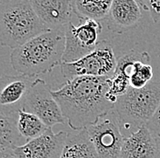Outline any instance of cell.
Masks as SVG:
<instances>
[{
  "mask_svg": "<svg viewBox=\"0 0 160 158\" xmlns=\"http://www.w3.org/2000/svg\"><path fill=\"white\" fill-rule=\"evenodd\" d=\"M146 126L149 129L154 135H156L157 136H160V104L156 110L154 116L148 122Z\"/></svg>",
  "mask_w": 160,
  "mask_h": 158,
  "instance_id": "ffe728a7",
  "label": "cell"
},
{
  "mask_svg": "<svg viewBox=\"0 0 160 158\" xmlns=\"http://www.w3.org/2000/svg\"><path fill=\"white\" fill-rule=\"evenodd\" d=\"M7 1H10V0H0V3H2V2H7Z\"/></svg>",
  "mask_w": 160,
  "mask_h": 158,
  "instance_id": "7402d4cb",
  "label": "cell"
},
{
  "mask_svg": "<svg viewBox=\"0 0 160 158\" xmlns=\"http://www.w3.org/2000/svg\"><path fill=\"white\" fill-rule=\"evenodd\" d=\"M16 122V118L0 113V151L15 149L23 145Z\"/></svg>",
  "mask_w": 160,
  "mask_h": 158,
  "instance_id": "e0dca14e",
  "label": "cell"
},
{
  "mask_svg": "<svg viewBox=\"0 0 160 158\" xmlns=\"http://www.w3.org/2000/svg\"><path fill=\"white\" fill-rule=\"evenodd\" d=\"M60 158H99L87 128L68 134Z\"/></svg>",
  "mask_w": 160,
  "mask_h": 158,
  "instance_id": "5bb4252c",
  "label": "cell"
},
{
  "mask_svg": "<svg viewBox=\"0 0 160 158\" xmlns=\"http://www.w3.org/2000/svg\"><path fill=\"white\" fill-rule=\"evenodd\" d=\"M102 25L92 19L81 20L76 27L72 22L66 26V43L62 63H73L86 57L96 48Z\"/></svg>",
  "mask_w": 160,
  "mask_h": 158,
  "instance_id": "8992f818",
  "label": "cell"
},
{
  "mask_svg": "<svg viewBox=\"0 0 160 158\" xmlns=\"http://www.w3.org/2000/svg\"><path fill=\"white\" fill-rule=\"evenodd\" d=\"M149 54L136 63L135 68L130 76V87L141 89L145 87L153 78V68L150 66Z\"/></svg>",
  "mask_w": 160,
  "mask_h": 158,
  "instance_id": "ac0fdd59",
  "label": "cell"
},
{
  "mask_svg": "<svg viewBox=\"0 0 160 158\" xmlns=\"http://www.w3.org/2000/svg\"><path fill=\"white\" fill-rule=\"evenodd\" d=\"M48 28L38 18L29 0L0 3V44L16 49Z\"/></svg>",
  "mask_w": 160,
  "mask_h": 158,
  "instance_id": "3957f363",
  "label": "cell"
},
{
  "mask_svg": "<svg viewBox=\"0 0 160 158\" xmlns=\"http://www.w3.org/2000/svg\"><path fill=\"white\" fill-rule=\"evenodd\" d=\"M0 158H19L16 153L14 152V149H6L0 151Z\"/></svg>",
  "mask_w": 160,
  "mask_h": 158,
  "instance_id": "44dd1931",
  "label": "cell"
},
{
  "mask_svg": "<svg viewBox=\"0 0 160 158\" xmlns=\"http://www.w3.org/2000/svg\"><path fill=\"white\" fill-rule=\"evenodd\" d=\"M41 20L49 29L60 28L69 24L74 14L72 0H29Z\"/></svg>",
  "mask_w": 160,
  "mask_h": 158,
  "instance_id": "8fae6325",
  "label": "cell"
},
{
  "mask_svg": "<svg viewBox=\"0 0 160 158\" xmlns=\"http://www.w3.org/2000/svg\"><path fill=\"white\" fill-rule=\"evenodd\" d=\"M158 139H159V146H160V136H158Z\"/></svg>",
  "mask_w": 160,
  "mask_h": 158,
  "instance_id": "603a6c76",
  "label": "cell"
},
{
  "mask_svg": "<svg viewBox=\"0 0 160 158\" xmlns=\"http://www.w3.org/2000/svg\"><path fill=\"white\" fill-rule=\"evenodd\" d=\"M51 92L52 89L45 80L41 78L34 80L23 108L36 115L50 128L58 124L66 123L59 105L53 97Z\"/></svg>",
  "mask_w": 160,
  "mask_h": 158,
  "instance_id": "ba28073f",
  "label": "cell"
},
{
  "mask_svg": "<svg viewBox=\"0 0 160 158\" xmlns=\"http://www.w3.org/2000/svg\"><path fill=\"white\" fill-rule=\"evenodd\" d=\"M141 16V7L136 0H113L107 17L108 28L118 33L134 28Z\"/></svg>",
  "mask_w": 160,
  "mask_h": 158,
  "instance_id": "4fadbf2b",
  "label": "cell"
},
{
  "mask_svg": "<svg viewBox=\"0 0 160 158\" xmlns=\"http://www.w3.org/2000/svg\"><path fill=\"white\" fill-rule=\"evenodd\" d=\"M33 81L26 76H11L4 74L0 77V113L17 119L23 110Z\"/></svg>",
  "mask_w": 160,
  "mask_h": 158,
  "instance_id": "9c48e42d",
  "label": "cell"
},
{
  "mask_svg": "<svg viewBox=\"0 0 160 158\" xmlns=\"http://www.w3.org/2000/svg\"><path fill=\"white\" fill-rule=\"evenodd\" d=\"M108 87V77H78L51 93L70 128L80 131L114 109L107 97Z\"/></svg>",
  "mask_w": 160,
  "mask_h": 158,
  "instance_id": "6da1fadb",
  "label": "cell"
},
{
  "mask_svg": "<svg viewBox=\"0 0 160 158\" xmlns=\"http://www.w3.org/2000/svg\"><path fill=\"white\" fill-rule=\"evenodd\" d=\"M68 134L64 131L54 133L49 127L38 137L16 147L14 152L19 158H60Z\"/></svg>",
  "mask_w": 160,
  "mask_h": 158,
  "instance_id": "30bf717a",
  "label": "cell"
},
{
  "mask_svg": "<svg viewBox=\"0 0 160 158\" xmlns=\"http://www.w3.org/2000/svg\"><path fill=\"white\" fill-rule=\"evenodd\" d=\"M113 0H72L73 12L80 20L101 21L108 16Z\"/></svg>",
  "mask_w": 160,
  "mask_h": 158,
  "instance_id": "9a60e30c",
  "label": "cell"
},
{
  "mask_svg": "<svg viewBox=\"0 0 160 158\" xmlns=\"http://www.w3.org/2000/svg\"><path fill=\"white\" fill-rule=\"evenodd\" d=\"M16 123L21 137L27 142L38 137L49 128L36 115L25 110L18 112Z\"/></svg>",
  "mask_w": 160,
  "mask_h": 158,
  "instance_id": "2e32d148",
  "label": "cell"
},
{
  "mask_svg": "<svg viewBox=\"0 0 160 158\" xmlns=\"http://www.w3.org/2000/svg\"><path fill=\"white\" fill-rule=\"evenodd\" d=\"M122 158H160L159 141L146 126L124 139Z\"/></svg>",
  "mask_w": 160,
  "mask_h": 158,
  "instance_id": "7c38bea8",
  "label": "cell"
},
{
  "mask_svg": "<svg viewBox=\"0 0 160 158\" xmlns=\"http://www.w3.org/2000/svg\"><path fill=\"white\" fill-rule=\"evenodd\" d=\"M117 62L111 45L107 40H101L88 55L73 63H62L60 68L63 77L68 80L78 77H111Z\"/></svg>",
  "mask_w": 160,
  "mask_h": 158,
  "instance_id": "5b68a950",
  "label": "cell"
},
{
  "mask_svg": "<svg viewBox=\"0 0 160 158\" xmlns=\"http://www.w3.org/2000/svg\"><path fill=\"white\" fill-rule=\"evenodd\" d=\"M160 104V82L150 81L143 88L129 87L115 104L120 130L126 138L146 126Z\"/></svg>",
  "mask_w": 160,
  "mask_h": 158,
  "instance_id": "277c9868",
  "label": "cell"
},
{
  "mask_svg": "<svg viewBox=\"0 0 160 158\" xmlns=\"http://www.w3.org/2000/svg\"><path fill=\"white\" fill-rule=\"evenodd\" d=\"M65 31L66 26L48 30L13 50L12 67L22 76L35 77L60 67L65 51Z\"/></svg>",
  "mask_w": 160,
  "mask_h": 158,
  "instance_id": "7a4b0ae2",
  "label": "cell"
},
{
  "mask_svg": "<svg viewBox=\"0 0 160 158\" xmlns=\"http://www.w3.org/2000/svg\"><path fill=\"white\" fill-rule=\"evenodd\" d=\"M141 8L149 12L154 23L160 21V0H138Z\"/></svg>",
  "mask_w": 160,
  "mask_h": 158,
  "instance_id": "d6986e66",
  "label": "cell"
},
{
  "mask_svg": "<svg viewBox=\"0 0 160 158\" xmlns=\"http://www.w3.org/2000/svg\"><path fill=\"white\" fill-rule=\"evenodd\" d=\"M87 130L99 158H122L125 137L114 109L88 126Z\"/></svg>",
  "mask_w": 160,
  "mask_h": 158,
  "instance_id": "52a82bcc",
  "label": "cell"
}]
</instances>
